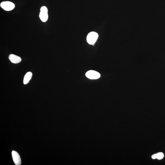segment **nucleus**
Masks as SVG:
<instances>
[{
	"instance_id": "obj_1",
	"label": "nucleus",
	"mask_w": 165,
	"mask_h": 165,
	"mask_svg": "<svg viewBox=\"0 0 165 165\" xmlns=\"http://www.w3.org/2000/svg\"><path fill=\"white\" fill-rule=\"evenodd\" d=\"M98 37V35L95 32H92L88 35L87 37V41L89 44L93 45L94 44Z\"/></svg>"
},
{
	"instance_id": "obj_2",
	"label": "nucleus",
	"mask_w": 165,
	"mask_h": 165,
	"mask_svg": "<svg viewBox=\"0 0 165 165\" xmlns=\"http://www.w3.org/2000/svg\"><path fill=\"white\" fill-rule=\"evenodd\" d=\"M0 6L5 11H11L15 7V5L13 2L10 1H4L1 2Z\"/></svg>"
},
{
	"instance_id": "obj_3",
	"label": "nucleus",
	"mask_w": 165,
	"mask_h": 165,
	"mask_svg": "<svg viewBox=\"0 0 165 165\" xmlns=\"http://www.w3.org/2000/svg\"><path fill=\"white\" fill-rule=\"evenodd\" d=\"M85 75L87 77L90 79H98L100 77V74L99 73L92 70L87 72Z\"/></svg>"
},
{
	"instance_id": "obj_4",
	"label": "nucleus",
	"mask_w": 165,
	"mask_h": 165,
	"mask_svg": "<svg viewBox=\"0 0 165 165\" xmlns=\"http://www.w3.org/2000/svg\"><path fill=\"white\" fill-rule=\"evenodd\" d=\"M12 154V158L15 164L16 165H21V159L18 153L15 151H13Z\"/></svg>"
},
{
	"instance_id": "obj_5",
	"label": "nucleus",
	"mask_w": 165,
	"mask_h": 165,
	"mask_svg": "<svg viewBox=\"0 0 165 165\" xmlns=\"http://www.w3.org/2000/svg\"><path fill=\"white\" fill-rule=\"evenodd\" d=\"M9 58L11 62L13 63H18L21 61V57L14 54L10 55Z\"/></svg>"
},
{
	"instance_id": "obj_6",
	"label": "nucleus",
	"mask_w": 165,
	"mask_h": 165,
	"mask_svg": "<svg viewBox=\"0 0 165 165\" xmlns=\"http://www.w3.org/2000/svg\"><path fill=\"white\" fill-rule=\"evenodd\" d=\"M32 76V73L31 72H29L27 73L24 77L23 83L24 84H26L29 83L30 80H31Z\"/></svg>"
},
{
	"instance_id": "obj_7",
	"label": "nucleus",
	"mask_w": 165,
	"mask_h": 165,
	"mask_svg": "<svg viewBox=\"0 0 165 165\" xmlns=\"http://www.w3.org/2000/svg\"><path fill=\"white\" fill-rule=\"evenodd\" d=\"M164 157V154L162 152L155 153L151 156V158L153 159H157L159 160H161Z\"/></svg>"
},
{
	"instance_id": "obj_8",
	"label": "nucleus",
	"mask_w": 165,
	"mask_h": 165,
	"mask_svg": "<svg viewBox=\"0 0 165 165\" xmlns=\"http://www.w3.org/2000/svg\"><path fill=\"white\" fill-rule=\"evenodd\" d=\"M39 17L42 21L45 22L48 20V13L40 12L39 15Z\"/></svg>"
},
{
	"instance_id": "obj_9",
	"label": "nucleus",
	"mask_w": 165,
	"mask_h": 165,
	"mask_svg": "<svg viewBox=\"0 0 165 165\" xmlns=\"http://www.w3.org/2000/svg\"><path fill=\"white\" fill-rule=\"evenodd\" d=\"M40 12L44 13H48V9L45 6H43L41 8Z\"/></svg>"
}]
</instances>
